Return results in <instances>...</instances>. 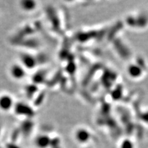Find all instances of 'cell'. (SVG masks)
<instances>
[{"label": "cell", "mask_w": 148, "mask_h": 148, "mask_svg": "<svg viewBox=\"0 0 148 148\" xmlns=\"http://www.w3.org/2000/svg\"><path fill=\"white\" fill-rule=\"evenodd\" d=\"M12 111L16 116L23 118V119H32L36 115L33 106L23 101H16Z\"/></svg>", "instance_id": "cell-1"}, {"label": "cell", "mask_w": 148, "mask_h": 148, "mask_svg": "<svg viewBox=\"0 0 148 148\" xmlns=\"http://www.w3.org/2000/svg\"><path fill=\"white\" fill-rule=\"evenodd\" d=\"M8 73L10 77L16 81L23 80L27 76V71L22 64L18 62L11 64L8 68Z\"/></svg>", "instance_id": "cell-2"}, {"label": "cell", "mask_w": 148, "mask_h": 148, "mask_svg": "<svg viewBox=\"0 0 148 148\" xmlns=\"http://www.w3.org/2000/svg\"><path fill=\"white\" fill-rule=\"evenodd\" d=\"M19 62L27 71L35 69L38 64V60L34 55L30 53L23 52L19 56Z\"/></svg>", "instance_id": "cell-3"}, {"label": "cell", "mask_w": 148, "mask_h": 148, "mask_svg": "<svg viewBox=\"0 0 148 148\" xmlns=\"http://www.w3.org/2000/svg\"><path fill=\"white\" fill-rule=\"evenodd\" d=\"M16 101L13 96L10 94L4 92L0 94V110L3 112H8L12 111Z\"/></svg>", "instance_id": "cell-4"}, {"label": "cell", "mask_w": 148, "mask_h": 148, "mask_svg": "<svg viewBox=\"0 0 148 148\" xmlns=\"http://www.w3.org/2000/svg\"><path fill=\"white\" fill-rule=\"evenodd\" d=\"M51 136L47 134H38L34 138V145L37 148H49L50 147Z\"/></svg>", "instance_id": "cell-5"}, {"label": "cell", "mask_w": 148, "mask_h": 148, "mask_svg": "<svg viewBox=\"0 0 148 148\" xmlns=\"http://www.w3.org/2000/svg\"><path fill=\"white\" fill-rule=\"evenodd\" d=\"M74 138L77 143L81 144L86 143L90 140V134L89 131L81 127V128H78L75 130L74 133Z\"/></svg>", "instance_id": "cell-6"}, {"label": "cell", "mask_w": 148, "mask_h": 148, "mask_svg": "<svg viewBox=\"0 0 148 148\" xmlns=\"http://www.w3.org/2000/svg\"><path fill=\"white\" fill-rule=\"evenodd\" d=\"M34 127V122L32 121V119H24L18 129H19L21 136L24 137H27V136L28 137L29 135L32 134Z\"/></svg>", "instance_id": "cell-7"}, {"label": "cell", "mask_w": 148, "mask_h": 148, "mask_svg": "<svg viewBox=\"0 0 148 148\" xmlns=\"http://www.w3.org/2000/svg\"><path fill=\"white\" fill-rule=\"evenodd\" d=\"M37 2L32 0H22L19 2V8L24 12H33L37 8Z\"/></svg>", "instance_id": "cell-8"}, {"label": "cell", "mask_w": 148, "mask_h": 148, "mask_svg": "<svg viewBox=\"0 0 148 148\" xmlns=\"http://www.w3.org/2000/svg\"><path fill=\"white\" fill-rule=\"evenodd\" d=\"M5 148H21L18 145L17 143H13V142H8L4 146Z\"/></svg>", "instance_id": "cell-9"}, {"label": "cell", "mask_w": 148, "mask_h": 148, "mask_svg": "<svg viewBox=\"0 0 148 148\" xmlns=\"http://www.w3.org/2000/svg\"><path fill=\"white\" fill-rule=\"evenodd\" d=\"M121 148H133V145L130 142L125 140V141L123 142V144H122Z\"/></svg>", "instance_id": "cell-10"}, {"label": "cell", "mask_w": 148, "mask_h": 148, "mask_svg": "<svg viewBox=\"0 0 148 148\" xmlns=\"http://www.w3.org/2000/svg\"><path fill=\"white\" fill-rule=\"evenodd\" d=\"M2 131H3V127H2V125H1V123H0V137H1V134H2Z\"/></svg>", "instance_id": "cell-11"}, {"label": "cell", "mask_w": 148, "mask_h": 148, "mask_svg": "<svg viewBox=\"0 0 148 148\" xmlns=\"http://www.w3.org/2000/svg\"><path fill=\"white\" fill-rule=\"evenodd\" d=\"M0 148H5L4 147H1V146H0Z\"/></svg>", "instance_id": "cell-12"}]
</instances>
